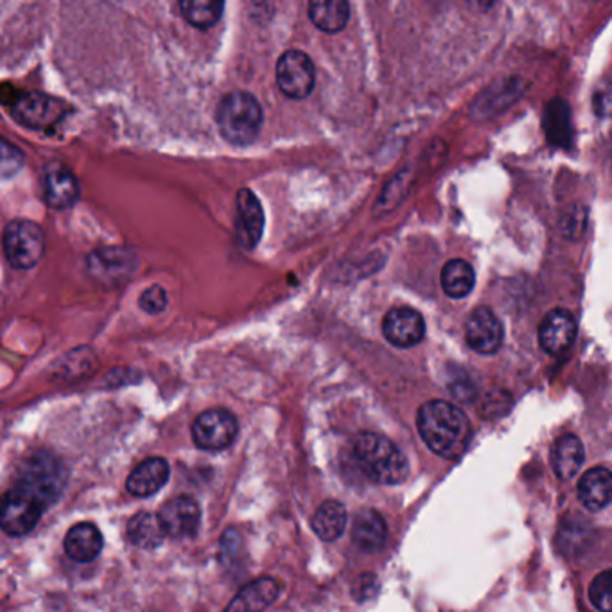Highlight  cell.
Returning <instances> with one entry per match:
<instances>
[{"mask_svg": "<svg viewBox=\"0 0 612 612\" xmlns=\"http://www.w3.org/2000/svg\"><path fill=\"white\" fill-rule=\"evenodd\" d=\"M440 282H442V290L451 299H465L474 290L476 273H474L473 266L469 265L468 260L453 259L445 262L444 268H442Z\"/></svg>", "mask_w": 612, "mask_h": 612, "instance_id": "obj_25", "label": "cell"}, {"mask_svg": "<svg viewBox=\"0 0 612 612\" xmlns=\"http://www.w3.org/2000/svg\"><path fill=\"white\" fill-rule=\"evenodd\" d=\"M216 121L230 144L250 146L262 128V107L251 94L237 90L223 97Z\"/></svg>", "mask_w": 612, "mask_h": 612, "instance_id": "obj_3", "label": "cell"}, {"mask_svg": "<svg viewBox=\"0 0 612 612\" xmlns=\"http://www.w3.org/2000/svg\"><path fill=\"white\" fill-rule=\"evenodd\" d=\"M128 537L130 543L137 548L142 550H153L159 548L168 537L162 520L159 514H151V512H137L136 516L131 517L128 523Z\"/></svg>", "mask_w": 612, "mask_h": 612, "instance_id": "obj_23", "label": "cell"}, {"mask_svg": "<svg viewBox=\"0 0 612 612\" xmlns=\"http://www.w3.org/2000/svg\"><path fill=\"white\" fill-rule=\"evenodd\" d=\"M67 477V468L62 460L53 454L39 453L25 460L13 485L36 497L45 506H51L62 494Z\"/></svg>", "mask_w": 612, "mask_h": 612, "instance_id": "obj_4", "label": "cell"}, {"mask_svg": "<svg viewBox=\"0 0 612 612\" xmlns=\"http://www.w3.org/2000/svg\"><path fill=\"white\" fill-rule=\"evenodd\" d=\"M582 440L577 434H565L551 449V465L560 480H571L579 474L583 463Z\"/></svg>", "mask_w": 612, "mask_h": 612, "instance_id": "obj_22", "label": "cell"}, {"mask_svg": "<svg viewBox=\"0 0 612 612\" xmlns=\"http://www.w3.org/2000/svg\"><path fill=\"white\" fill-rule=\"evenodd\" d=\"M417 429L425 444L442 459H459L471 442L468 417L448 400H428L420 406Z\"/></svg>", "mask_w": 612, "mask_h": 612, "instance_id": "obj_1", "label": "cell"}, {"mask_svg": "<svg viewBox=\"0 0 612 612\" xmlns=\"http://www.w3.org/2000/svg\"><path fill=\"white\" fill-rule=\"evenodd\" d=\"M103 545L101 532L93 523H77L63 540L65 554L76 562H93L101 554Z\"/></svg>", "mask_w": 612, "mask_h": 612, "instance_id": "obj_18", "label": "cell"}, {"mask_svg": "<svg viewBox=\"0 0 612 612\" xmlns=\"http://www.w3.org/2000/svg\"><path fill=\"white\" fill-rule=\"evenodd\" d=\"M131 259L133 256L130 251L108 248V250L94 251L93 256L88 257V268L96 279L119 280L133 270Z\"/></svg>", "mask_w": 612, "mask_h": 612, "instance_id": "obj_24", "label": "cell"}, {"mask_svg": "<svg viewBox=\"0 0 612 612\" xmlns=\"http://www.w3.org/2000/svg\"><path fill=\"white\" fill-rule=\"evenodd\" d=\"M13 117L30 130H54L65 119L71 108L47 94L25 93L13 99Z\"/></svg>", "mask_w": 612, "mask_h": 612, "instance_id": "obj_6", "label": "cell"}, {"mask_svg": "<svg viewBox=\"0 0 612 612\" xmlns=\"http://www.w3.org/2000/svg\"><path fill=\"white\" fill-rule=\"evenodd\" d=\"M386 537H388V528L379 512L363 511L357 514L353 525V540L359 550L367 554L382 550Z\"/></svg>", "mask_w": 612, "mask_h": 612, "instance_id": "obj_19", "label": "cell"}, {"mask_svg": "<svg viewBox=\"0 0 612 612\" xmlns=\"http://www.w3.org/2000/svg\"><path fill=\"white\" fill-rule=\"evenodd\" d=\"M279 582L273 579L254 580L234 597L227 611H262L279 598Z\"/></svg>", "mask_w": 612, "mask_h": 612, "instance_id": "obj_20", "label": "cell"}, {"mask_svg": "<svg viewBox=\"0 0 612 612\" xmlns=\"http://www.w3.org/2000/svg\"><path fill=\"white\" fill-rule=\"evenodd\" d=\"M45 511H47V506L44 503L30 496L22 488L11 485L10 491L4 494V502H2L0 525L8 536L22 537L34 530V526L39 525Z\"/></svg>", "mask_w": 612, "mask_h": 612, "instance_id": "obj_7", "label": "cell"}, {"mask_svg": "<svg viewBox=\"0 0 612 612\" xmlns=\"http://www.w3.org/2000/svg\"><path fill=\"white\" fill-rule=\"evenodd\" d=\"M579 333V325L573 314L566 309H554L546 314L539 325V343L543 351L548 354H562L573 345Z\"/></svg>", "mask_w": 612, "mask_h": 612, "instance_id": "obj_13", "label": "cell"}, {"mask_svg": "<svg viewBox=\"0 0 612 612\" xmlns=\"http://www.w3.org/2000/svg\"><path fill=\"white\" fill-rule=\"evenodd\" d=\"M354 460L362 473L374 483L397 485L410 474V463L391 440L377 433L357 434L353 445Z\"/></svg>", "mask_w": 612, "mask_h": 612, "instance_id": "obj_2", "label": "cell"}, {"mask_svg": "<svg viewBox=\"0 0 612 612\" xmlns=\"http://www.w3.org/2000/svg\"><path fill=\"white\" fill-rule=\"evenodd\" d=\"M44 200L49 207L63 211L73 207L79 198V184L71 169L62 164H49L42 176Z\"/></svg>", "mask_w": 612, "mask_h": 612, "instance_id": "obj_15", "label": "cell"}, {"mask_svg": "<svg viewBox=\"0 0 612 612\" xmlns=\"http://www.w3.org/2000/svg\"><path fill=\"white\" fill-rule=\"evenodd\" d=\"M383 334L396 347H415L425 340V319L419 311L411 308L391 309L383 320Z\"/></svg>", "mask_w": 612, "mask_h": 612, "instance_id": "obj_12", "label": "cell"}, {"mask_svg": "<svg viewBox=\"0 0 612 612\" xmlns=\"http://www.w3.org/2000/svg\"><path fill=\"white\" fill-rule=\"evenodd\" d=\"M139 308L148 314H159L168 308V293L162 286H151L140 294Z\"/></svg>", "mask_w": 612, "mask_h": 612, "instance_id": "obj_29", "label": "cell"}, {"mask_svg": "<svg viewBox=\"0 0 612 612\" xmlns=\"http://www.w3.org/2000/svg\"><path fill=\"white\" fill-rule=\"evenodd\" d=\"M469 6L474 8L476 11H487L491 10L492 6L496 0H468Z\"/></svg>", "mask_w": 612, "mask_h": 612, "instance_id": "obj_32", "label": "cell"}, {"mask_svg": "<svg viewBox=\"0 0 612 612\" xmlns=\"http://www.w3.org/2000/svg\"><path fill=\"white\" fill-rule=\"evenodd\" d=\"M311 525H313L314 534L320 539L325 540V543H333L337 537H342L343 532H345L347 511H345L342 503L329 500V502L319 506Z\"/></svg>", "mask_w": 612, "mask_h": 612, "instance_id": "obj_26", "label": "cell"}, {"mask_svg": "<svg viewBox=\"0 0 612 612\" xmlns=\"http://www.w3.org/2000/svg\"><path fill=\"white\" fill-rule=\"evenodd\" d=\"M309 17L323 33H340L348 24L351 6L348 0H309Z\"/></svg>", "mask_w": 612, "mask_h": 612, "instance_id": "obj_21", "label": "cell"}, {"mask_svg": "<svg viewBox=\"0 0 612 612\" xmlns=\"http://www.w3.org/2000/svg\"><path fill=\"white\" fill-rule=\"evenodd\" d=\"M194 444L203 451H222L236 440L239 433L236 415L223 408L203 411L198 419L194 420L193 429Z\"/></svg>", "mask_w": 612, "mask_h": 612, "instance_id": "obj_8", "label": "cell"}, {"mask_svg": "<svg viewBox=\"0 0 612 612\" xmlns=\"http://www.w3.org/2000/svg\"><path fill=\"white\" fill-rule=\"evenodd\" d=\"M589 598L598 611L612 612V569L597 575L589 588Z\"/></svg>", "mask_w": 612, "mask_h": 612, "instance_id": "obj_28", "label": "cell"}, {"mask_svg": "<svg viewBox=\"0 0 612 612\" xmlns=\"http://www.w3.org/2000/svg\"><path fill=\"white\" fill-rule=\"evenodd\" d=\"M159 517L168 532V537L189 539V537L196 536V532H198L202 511L193 497L179 496L164 503V506L160 508Z\"/></svg>", "mask_w": 612, "mask_h": 612, "instance_id": "obj_11", "label": "cell"}, {"mask_svg": "<svg viewBox=\"0 0 612 612\" xmlns=\"http://www.w3.org/2000/svg\"><path fill=\"white\" fill-rule=\"evenodd\" d=\"M594 111L600 117H612V85L598 88L594 93Z\"/></svg>", "mask_w": 612, "mask_h": 612, "instance_id": "obj_31", "label": "cell"}, {"mask_svg": "<svg viewBox=\"0 0 612 612\" xmlns=\"http://www.w3.org/2000/svg\"><path fill=\"white\" fill-rule=\"evenodd\" d=\"M265 230V211L250 189L237 193L236 234L237 241L246 250H254L259 245Z\"/></svg>", "mask_w": 612, "mask_h": 612, "instance_id": "obj_14", "label": "cell"}, {"mask_svg": "<svg viewBox=\"0 0 612 612\" xmlns=\"http://www.w3.org/2000/svg\"><path fill=\"white\" fill-rule=\"evenodd\" d=\"M169 463L164 459H148L126 480V488L131 496H153L168 483Z\"/></svg>", "mask_w": 612, "mask_h": 612, "instance_id": "obj_17", "label": "cell"}, {"mask_svg": "<svg viewBox=\"0 0 612 612\" xmlns=\"http://www.w3.org/2000/svg\"><path fill=\"white\" fill-rule=\"evenodd\" d=\"M314 65L302 51H288L277 62V85L291 99H304L313 93Z\"/></svg>", "mask_w": 612, "mask_h": 612, "instance_id": "obj_9", "label": "cell"}, {"mask_svg": "<svg viewBox=\"0 0 612 612\" xmlns=\"http://www.w3.org/2000/svg\"><path fill=\"white\" fill-rule=\"evenodd\" d=\"M579 500L589 512H600L612 503V473L605 468L586 471L579 482Z\"/></svg>", "mask_w": 612, "mask_h": 612, "instance_id": "obj_16", "label": "cell"}, {"mask_svg": "<svg viewBox=\"0 0 612 612\" xmlns=\"http://www.w3.org/2000/svg\"><path fill=\"white\" fill-rule=\"evenodd\" d=\"M22 165H24V154H22V151L15 148V146L10 144L8 140H4L2 142V176L10 179Z\"/></svg>", "mask_w": 612, "mask_h": 612, "instance_id": "obj_30", "label": "cell"}, {"mask_svg": "<svg viewBox=\"0 0 612 612\" xmlns=\"http://www.w3.org/2000/svg\"><path fill=\"white\" fill-rule=\"evenodd\" d=\"M180 10L193 28L208 30L222 19L225 0H180Z\"/></svg>", "mask_w": 612, "mask_h": 612, "instance_id": "obj_27", "label": "cell"}, {"mask_svg": "<svg viewBox=\"0 0 612 612\" xmlns=\"http://www.w3.org/2000/svg\"><path fill=\"white\" fill-rule=\"evenodd\" d=\"M503 337H505V331L502 322L496 314L492 313L491 308H476L469 314L465 323V340L474 353L483 356L496 354L502 348Z\"/></svg>", "mask_w": 612, "mask_h": 612, "instance_id": "obj_10", "label": "cell"}, {"mask_svg": "<svg viewBox=\"0 0 612 612\" xmlns=\"http://www.w3.org/2000/svg\"><path fill=\"white\" fill-rule=\"evenodd\" d=\"M45 251V237L36 223L15 219L4 228V256L15 270H31Z\"/></svg>", "mask_w": 612, "mask_h": 612, "instance_id": "obj_5", "label": "cell"}]
</instances>
